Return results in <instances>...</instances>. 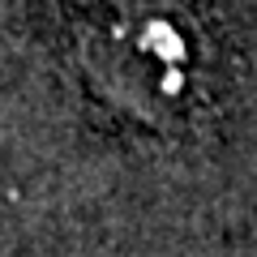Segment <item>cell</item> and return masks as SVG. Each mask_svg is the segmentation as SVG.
<instances>
[{
    "instance_id": "cell-1",
    "label": "cell",
    "mask_w": 257,
    "mask_h": 257,
    "mask_svg": "<svg viewBox=\"0 0 257 257\" xmlns=\"http://www.w3.org/2000/svg\"><path fill=\"white\" fill-rule=\"evenodd\" d=\"M77 69L111 111L159 133L210 99V39L180 0H111L77 39Z\"/></svg>"
}]
</instances>
